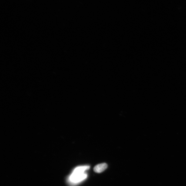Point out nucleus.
Wrapping results in <instances>:
<instances>
[{"label":"nucleus","mask_w":186,"mask_h":186,"mask_svg":"<svg viewBox=\"0 0 186 186\" xmlns=\"http://www.w3.org/2000/svg\"><path fill=\"white\" fill-rule=\"evenodd\" d=\"M89 168V167L88 166L76 167L67 178V181L68 184L70 185H74L83 180L87 176L85 172Z\"/></svg>","instance_id":"1"},{"label":"nucleus","mask_w":186,"mask_h":186,"mask_svg":"<svg viewBox=\"0 0 186 186\" xmlns=\"http://www.w3.org/2000/svg\"><path fill=\"white\" fill-rule=\"evenodd\" d=\"M108 165L106 163L99 164L95 166L94 168L95 172L97 173H100L103 172L107 169Z\"/></svg>","instance_id":"2"}]
</instances>
